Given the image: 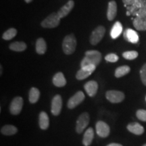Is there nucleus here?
Segmentation results:
<instances>
[{
	"label": "nucleus",
	"mask_w": 146,
	"mask_h": 146,
	"mask_svg": "<svg viewBox=\"0 0 146 146\" xmlns=\"http://www.w3.org/2000/svg\"><path fill=\"white\" fill-rule=\"evenodd\" d=\"M102 60V54L96 50L87 51L85 53V57L82 60L81 67L87 66L89 65L98 66Z\"/></svg>",
	"instance_id": "nucleus-1"
},
{
	"label": "nucleus",
	"mask_w": 146,
	"mask_h": 146,
	"mask_svg": "<svg viewBox=\"0 0 146 146\" xmlns=\"http://www.w3.org/2000/svg\"><path fill=\"white\" fill-rule=\"evenodd\" d=\"M76 47V40L73 34L65 36L62 43L64 52L66 55H70L74 52Z\"/></svg>",
	"instance_id": "nucleus-2"
},
{
	"label": "nucleus",
	"mask_w": 146,
	"mask_h": 146,
	"mask_svg": "<svg viewBox=\"0 0 146 146\" xmlns=\"http://www.w3.org/2000/svg\"><path fill=\"white\" fill-rule=\"evenodd\" d=\"M60 19L61 18L59 17L57 13L53 12L41 22V27L46 29L56 28L59 25Z\"/></svg>",
	"instance_id": "nucleus-3"
},
{
	"label": "nucleus",
	"mask_w": 146,
	"mask_h": 146,
	"mask_svg": "<svg viewBox=\"0 0 146 146\" xmlns=\"http://www.w3.org/2000/svg\"><path fill=\"white\" fill-rule=\"evenodd\" d=\"M105 32L106 29L103 26H98L96 29H95L89 37V41H90L91 44L96 45L98 43H100V41L103 39Z\"/></svg>",
	"instance_id": "nucleus-4"
},
{
	"label": "nucleus",
	"mask_w": 146,
	"mask_h": 146,
	"mask_svg": "<svg viewBox=\"0 0 146 146\" xmlns=\"http://www.w3.org/2000/svg\"><path fill=\"white\" fill-rule=\"evenodd\" d=\"M89 123V115L87 112L81 114L76 120V131L78 133H81Z\"/></svg>",
	"instance_id": "nucleus-5"
},
{
	"label": "nucleus",
	"mask_w": 146,
	"mask_h": 146,
	"mask_svg": "<svg viewBox=\"0 0 146 146\" xmlns=\"http://www.w3.org/2000/svg\"><path fill=\"white\" fill-rule=\"evenodd\" d=\"M127 15H133L135 14L138 11L146 9V0H137L132 5L127 7Z\"/></svg>",
	"instance_id": "nucleus-6"
},
{
	"label": "nucleus",
	"mask_w": 146,
	"mask_h": 146,
	"mask_svg": "<svg viewBox=\"0 0 146 146\" xmlns=\"http://www.w3.org/2000/svg\"><path fill=\"white\" fill-rule=\"evenodd\" d=\"M107 100L112 103H120L125 99V94L119 91H108L106 94Z\"/></svg>",
	"instance_id": "nucleus-7"
},
{
	"label": "nucleus",
	"mask_w": 146,
	"mask_h": 146,
	"mask_svg": "<svg viewBox=\"0 0 146 146\" xmlns=\"http://www.w3.org/2000/svg\"><path fill=\"white\" fill-rule=\"evenodd\" d=\"M84 100H85V95H84L83 91H78L70 98L68 104H67V106L70 109L74 108L78 105H79Z\"/></svg>",
	"instance_id": "nucleus-8"
},
{
	"label": "nucleus",
	"mask_w": 146,
	"mask_h": 146,
	"mask_svg": "<svg viewBox=\"0 0 146 146\" xmlns=\"http://www.w3.org/2000/svg\"><path fill=\"white\" fill-rule=\"evenodd\" d=\"M23 106V99L21 97H16L14 98L10 106V111L11 114L17 115L21 112Z\"/></svg>",
	"instance_id": "nucleus-9"
},
{
	"label": "nucleus",
	"mask_w": 146,
	"mask_h": 146,
	"mask_svg": "<svg viewBox=\"0 0 146 146\" xmlns=\"http://www.w3.org/2000/svg\"><path fill=\"white\" fill-rule=\"evenodd\" d=\"M96 66L89 65L87 66L83 67L76 72V78L78 80H83L89 77V76L96 70Z\"/></svg>",
	"instance_id": "nucleus-10"
},
{
	"label": "nucleus",
	"mask_w": 146,
	"mask_h": 146,
	"mask_svg": "<svg viewBox=\"0 0 146 146\" xmlns=\"http://www.w3.org/2000/svg\"><path fill=\"white\" fill-rule=\"evenodd\" d=\"M62 107V100L61 96L60 95H56L52 100L51 112L54 116H58L61 112Z\"/></svg>",
	"instance_id": "nucleus-11"
},
{
	"label": "nucleus",
	"mask_w": 146,
	"mask_h": 146,
	"mask_svg": "<svg viewBox=\"0 0 146 146\" xmlns=\"http://www.w3.org/2000/svg\"><path fill=\"white\" fill-rule=\"evenodd\" d=\"M110 129L106 123L103 121H98L96 123V133L98 135L105 138L109 135Z\"/></svg>",
	"instance_id": "nucleus-12"
},
{
	"label": "nucleus",
	"mask_w": 146,
	"mask_h": 146,
	"mask_svg": "<svg viewBox=\"0 0 146 146\" xmlns=\"http://www.w3.org/2000/svg\"><path fill=\"white\" fill-rule=\"evenodd\" d=\"M74 6V2L73 0H69L64 6L62 7L58 11L57 14L60 18H63L66 16L71 12Z\"/></svg>",
	"instance_id": "nucleus-13"
},
{
	"label": "nucleus",
	"mask_w": 146,
	"mask_h": 146,
	"mask_svg": "<svg viewBox=\"0 0 146 146\" xmlns=\"http://www.w3.org/2000/svg\"><path fill=\"white\" fill-rule=\"evenodd\" d=\"M84 88L89 96L94 97L96 96L98 91V84L95 81H90L84 85Z\"/></svg>",
	"instance_id": "nucleus-14"
},
{
	"label": "nucleus",
	"mask_w": 146,
	"mask_h": 146,
	"mask_svg": "<svg viewBox=\"0 0 146 146\" xmlns=\"http://www.w3.org/2000/svg\"><path fill=\"white\" fill-rule=\"evenodd\" d=\"M124 37L127 41H129L133 43H137L139 40L137 33L131 29H127L125 31V33H124Z\"/></svg>",
	"instance_id": "nucleus-15"
},
{
	"label": "nucleus",
	"mask_w": 146,
	"mask_h": 146,
	"mask_svg": "<svg viewBox=\"0 0 146 146\" xmlns=\"http://www.w3.org/2000/svg\"><path fill=\"white\" fill-rule=\"evenodd\" d=\"M117 14V4L116 1H111L108 3L107 12V18L110 21H112L116 17Z\"/></svg>",
	"instance_id": "nucleus-16"
},
{
	"label": "nucleus",
	"mask_w": 146,
	"mask_h": 146,
	"mask_svg": "<svg viewBox=\"0 0 146 146\" xmlns=\"http://www.w3.org/2000/svg\"><path fill=\"white\" fill-rule=\"evenodd\" d=\"M127 129L133 134L140 135L144 133V128L138 123H130L127 126Z\"/></svg>",
	"instance_id": "nucleus-17"
},
{
	"label": "nucleus",
	"mask_w": 146,
	"mask_h": 146,
	"mask_svg": "<svg viewBox=\"0 0 146 146\" xmlns=\"http://www.w3.org/2000/svg\"><path fill=\"white\" fill-rule=\"evenodd\" d=\"M53 83L55 86L62 87L65 86L66 84V80L62 72H58L55 74L53 78Z\"/></svg>",
	"instance_id": "nucleus-18"
},
{
	"label": "nucleus",
	"mask_w": 146,
	"mask_h": 146,
	"mask_svg": "<svg viewBox=\"0 0 146 146\" xmlns=\"http://www.w3.org/2000/svg\"><path fill=\"white\" fill-rule=\"evenodd\" d=\"M39 127L43 130H45L49 127L50 125V120H49L48 115L46 112H41L39 114Z\"/></svg>",
	"instance_id": "nucleus-19"
},
{
	"label": "nucleus",
	"mask_w": 146,
	"mask_h": 146,
	"mask_svg": "<svg viewBox=\"0 0 146 146\" xmlns=\"http://www.w3.org/2000/svg\"><path fill=\"white\" fill-rule=\"evenodd\" d=\"M94 137V131L92 128H89L87 130L85 131V134L83 136V144L85 146H89L92 143L93 139Z\"/></svg>",
	"instance_id": "nucleus-20"
},
{
	"label": "nucleus",
	"mask_w": 146,
	"mask_h": 146,
	"mask_svg": "<svg viewBox=\"0 0 146 146\" xmlns=\"http://www.w3.org/2000/svg\"><path fill=\"white\" fill-rule=\"evenodd\" d=\"M133 26L138 31H146V18L136 17L133 20Z\"/></svg>",
	"instance_id": "nucleus-21"
},
{
	"label": "nucleus",
	"mask_w": 146,
	"mask_h": 146,
	"mask_svg": "<svg viewBox=\"0 0 146 146\" xmlns=\"http://www.w3.org/2000/svg\"><path fill=\"white\" fill-rule=\"evenodd\" d=\"M123 32V26L120 22L115 23L110 31V35L112 39H116L121 35Z\"/></svg>",
	"instance_id": "nucleus-22"
},
{
	"label": "nucleus",
	"mask_w": 146,
	"mask_h": 146,
	"mask_svg": "<svg viewBox=\"0 0 146 146\" xmlns=\"http://www.w3.org/2000/svg\"><path fill=\"white\" fill-rule=\"evenodd\" d=\"M47 51L46 42L43 38H39L36 42V52L38 54L43 55Z\"/></svg>",
	"instance_id": "nucleus-23"
},
{
	"label": "nucleus",
	"mask_w": 146,
	"mask_h": 146,
	"mask_svg": "<svg viewBox=\"0 0 146 146\" xmlns=\"http://www.w3.org/2000/svg\"><path fill=\"white\" fill-rule=\"evenodd\" d=\"M18 129L13 125H7L1 129V133L4 135H13L17 133Z\"/></svg>",
	"instance_id": "nucleus-24"
},
{
	"label": "nucleus",
	"mask_w": 146,
	"mask_h": 146,
	"mask_svg": "<svg viewBox=\"0 0 146 146\" xmlns=\"http://www.w3.org/2000/svg\"><path fill=\"white\" fill-rule=\"evenodd\" d=\"M10 49L14 52H23L27 49V45L25 42L16 41L11 43L10 45Z\"/></svg>",
	"instance_id": "nucleus-25"
},
{
	"label": "nucleus",
	"mask_w": 146,
	"mask_h": 146,
	"mask_svg": "<svg viewBox=\"0 0 146 146\" xmlns=\"http://www.w3.org/2000/svg\"><path fill=\"white\" fill-rule=\"evenodd\" d=\"M40 92L39 89L35 88V87H32L29 91V102L32 104L36 103L39 99Z\"/></svg>",
	"instance_id": "nucleus-26"
},
{
	"label": "nucleus",
	"mask_w": 146,
	"mask_h": 146,
	"mask_svg": "<svg viewBox=\"0 0 146 146\" xmlns=\"http://www.w3.org/2000/svg\"><path fill=\"white\" fill-rule=\"evenodd\" d=\"M131 68L128 66H122L118 67L115 70V76L116 78H120L122 76L126 75L128 73L130 72Z\"/></svg>",
	"instance_id": "nucleus-27"
},
{
	"label": "nucleus",
	"mask_w": 146,
	"mask_h": 146,
	"mask_svg": "<svg viewBox=\"0 0 146 146\" xmlns=\"http://www.w3.org/2000/svg\"><path fill=\"white\" fill-rule=\"evenodd\" d=\"M16 34H17V31H16V29L14 28H11L10 29H8V30H7L3 34L2 38L4 40L8 41V40H11L13 39L14 36L16 35Z\"/></svg>",
	"instance_id": "nucleus-28"
},
{
	"label": "nucleus",
	"mask_w": 146,
	"mask_h": 146,
	"mask_svg": "<svg viewBox=\"0 0 146 146\" xmlns=\"http://www.w3.org/2000/svg\"><path fill=\"white\" fill-rule=\"evenodd\" d=\"M123 56L124 58L127 60H134L137 58L138 53L136 51H129V52H125L123 54Z\"/></svg>",
	"instance_id": "nucleus-29"
},
{
	"label": "nucleus",
	"mask_w": 146,
	"mask_h": 146,
	"mask_svg": "<svg viewBox=\"0 0 146 146\" xmlns=\"http://www.w3.org/2000/svg\"><path fill=\"white\" fill-rule=\"evenodd\" d=\"M137 117L141 121L146 122V110H139L136 113Z\"/></svg>",
	"instance_id": "nucleus-30"
},
{
	"label": "nucleus",
	"mask_w": 146,
	"mask_h": 146,
	"mask_svg": "<svg viewBox=\"0 0 146 146\" xmlns=\"http://www.w3.org/2000/svg\"><path fill=\"white\" fill-rule=\"evenodd\" d=\"M105 59L110 62H116L118 60V56L115 54H109L106 56Z\"/></svg>",
	"instance_id": "nucleus-31"
},
{
	"label": "nucleus",
	"mask_w": 146,
	"mask_h": 146,
	"mask_svg": "<svg viewBox=\"0 0 146 146\" xmlns=\"http://www.w3.org/2000/svg\"><path fill=\"white\" fill-rule=\"evenodd\" d=\"M140 76L142 83L146 86V64H145L140 70Z\"/></svg>",
	"instance_id": "nucleus-32"
},
{
	"label": "nucleus",
	"mask_w": 146,
	"mask_h": 146,
	"mask_svg": "<svg viewBox=\"0 0 146 146\" xmlns=\"http://www.w3.org/2000/svg\"><path fill=\"white\" fill-rule=\"evenodd\" d=\"M135 16H136V17L146 18V9L138 11V12L136 13Z\"/></svg>",
	"instance_id": "nucleus-33"
},
{
	"label": "nucleus",
	"mask_w": 146,
	"mask_h": 146,
	"mask_svg": "<svg viewBox=\"0 0 146 146\" xmlns=\"http://www.w3.org/2000/svg\"><path fill=\"white\" fill-rule=\"evenodd\" d=\"M137 0H123L124 4L126 7L130 6V5H132L133 3H134Z\"/></svg>",
	"instance_id": "nucleus-34"
},
{
	"label": "nucleus",
	"mask_w": 146,
	"mask_h": 146,
	"mask_svg": "<svg viewBox=\"0 0 146 146\" xmlns=\"http://www.w3.org/2000/svg\"><path fill=\"white\" fill-rule=\"evenodd\" d=\"M107 146H123V145H122L121 144H119V143H110V144H109V145H108Z\"/></svg>",
	"instance_id": "nucleus-35"
},
{
	"label": "nucleus",
	"mask_w": 146,
	"mask_h": 146,
	"mask_svg": "<svg viewBox=\"0 0 146 146\" xmlns=\"http://www.w3.org/2000/svg\"><path fill=\"white\" fill-rule=\"evenodd\" d=\"M25 1H26L27 3H30V2H31L33 0H25Z\"/></svg>",
	"instance_id": "nucleus-36"
},
{
	"label": "nucleus",
	"mask_w": 146,
	"mask_h": 146,
	"mask_svg": "<svg viewBox=\"0 0 146 146\" xmlns=\"http://www.w3.org/2000/svg\"><path fill=\"white\" fill-rule=\"evenodd\" d=\"M0 68H1V75L2 74V66H0Z\"/></svg>",
	"instance_id": "nucleus-37"
},
{
	"label": "nucleus",
	"mask_w": 146,
	"mask_h": 146,
	"mask_svg": "<svg viewBox=\"0 0 146 146\" xmlns=\"http://www.w3.org/2000/svg\"><path fill=\"white\" fill-rule=\"evenodd\" d=\"M143 146H146V144H145V145H143Z\"/></svg>",
	"instance_id": "nucleus-38"
}]
</instances>
